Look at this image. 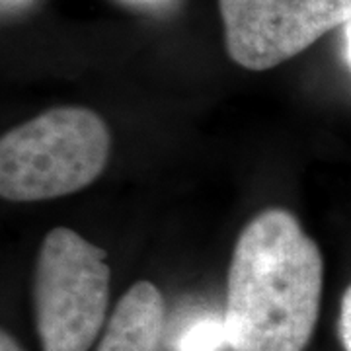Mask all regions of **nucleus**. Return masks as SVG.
<instances>
[{
    "label": "nucleus",
    "mask_w": 351,
    "mask_h": 351,
    "mask_svg": "<svg viewBox=\"0 0 351 351\" xmlns=\"http://www.w3.org/2000/svg\"><path fill=\"white\" fill-rule=\"evenodd\" d=\"M228 57L267 71L351 22V0H219Z\"/></svg>",
    "instance_id": "nucleus-4"
},
{
    "label": "nucleus",
    "mask_w": 351,
    "mask_h": 351,
    "mask_svg": "<svg viewBox=\"0 0 351 351\" xmlns=\"http://www.w3.org/2000/svg\"><path fill=\"white\" fill-rule=\"evenodd\" d=\"M324 260L287 209H265L242 228L226 277L232 351H304L313 338Z\"/></svg>",
    "instance_id": "nucleus-1"
},
{
    "label": "nucleus",
    "mask_w": 351,
    "mask_h": 351,
    "mask_svg": "<svg viewBox=\"0 0 351 351\" xmlns=\"http://www.w3.org/2000/svg\"><path fill=\"white\" fill-rule=\"evenodd\" d=\"M110 149V129L96 112L47 110L0 138V195L8 201L71 195L104 172Z\"/></svg>",
    "instance_id": "nucleus-2"
},
{
    "label": "nucleus",
    "mask_w": 351,
    "mask_h": 351,
    "mask_svg": "<svg viewBox=\"0 0 351 351\" xmlns=\"http://www.w3.org/2000/svg\"><path fill=\"white\" fill-rule=\"evenodd\" d=\"M27 2H32V0H2V10H4V14L14 12V10L24 8Z\"/></svg>",
    "instance_id": "nucleus-10"
},
{
    "label": "nucleus",
    "mask_w": 351,
    "mask_h": 351,
    "mask_svg": "<svg viewBox=\"0 0 351 351\" xmlns=\"http://www.w3.org/2000/svg\"><path fill=\"white\" fill-rule=\"evenodd\" d=\"M346 36H348V53H350V63H351V22L348 24V32H346Z\"/></svg>",
    "instance_id": "nucleus-11"
},
{
    "label": "nucleus",
    "mask_w": 351,
    "mask_h": 351,
    "mask_svg": "<svg viewBox=\"0 0 351 351\" xmlns=\"http://www.w3.org/2000/svg\"><path fill=\"white\" fill-rule=\"evenodd\" d=\"M338 332L343 350L351 351V285L346 289V293H343V297H341Z\"/></svg>",
    "instance_id": "nucleus-7"
},
{
    "label": "nucleus",
    "mask_w": 351,
    "mask_h": 351,
    "mask_svg": "<svg viewBox=\"0 0 351 351\" xmlns=\"http://www.w3.org/2000/svg\"><path fill=\"white\" fill-rule=\"evenodd\" d=\"M0 351H22V348L8 332H2L0 334Z\"/></svg>",
    "instance_id": "nucleus-9"
},
{
    "label": "nucleus",
    "mask_w": 351,
    "mask_h": 351,
    "mask_svg": "<svg viewBox=\"0 0 351 351\" xmlns=\"http://www.w3.org/2000/svg\"><path fill=\"white\" fill-rule=\"evenodd\" d=\"M225 346H228L225 318L199 316L178 334L172 351H221Z\"/></svg>",
    "instance_id": "nucleus-6"
},
{
    "label": "nucleus",
    "mask_w": 351,
    "mask_h": 351,
    "mask_svg": "<svg viewBox=\"0 0 351 351\" xmlns=\"http://www.w3.org/2000/svg\"><path fill=\"white\" fill-rule=\"evenodd\" d=\"M106 250L73 228L57 226L39 246L36 324L43 351H88L110 302L112 269Z\"/></svg>",
    "instance_id": "nucleus-3"
},
{
    "label": "nucleus",
    "mask_w": 351,
    "mask_h": 351,
    "mask_svg": "<svg viewBox=\"0 0 351 351\" xmlns=\"http://www.w3.org/2000/svg\"><path fill=\"white\" fill-rule=\"evenodd\" d=\"M129 4H135V6H143V8H166L170 2L174 0H125Z\"/></svg>",
    "instance_id": "nucleus-8"
},
{
    "label": "nucleus",
    "mask_w": 351,
    "mask_h": 351,
    "mask_svg": "<svg viewBox=\"0 0 351 351\" xmlns=\"http://www.w3.org/2000/svg\"><path fill=\"white\" fill-rule=\"evenodd\" d=\"M162 332V293L151 281H137L117 302L98 351H158Z\"/></svg>",
    "instance_id": "nucleus-5"
}]
</instances>
